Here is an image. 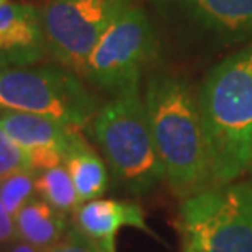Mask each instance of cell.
I'll return each mask as SVG.
<instances>
[{
  "label": "cell",
  "instance_id": "3",
  "mask_svg": "<svg viewBox=\"0 0 252 252\" xmlns=\"http://www.w3.org/2000/svg\"><path fill=\"white\" fill-rule=\"evenodd\" d=\"M92 134L115 180L131 193H146L165 180L139 85L98 108Z\"/></svg>",
  "mask_w": 252,
  "mask_h": 252
},
{
  "label": "cell",
  "instance_id": "1",
  "mask_svg": "<svg viewBox=\"0 0 252 252\" xmlns=\"http://www.w3.org/2000/svg\"><path fill=\"white\" fill-rule=\"evenodd\" d=\"M213 185L252 167V44L216 64L198 92Z\"/></svg>",
  "mask_w": 252,
  "mask_h": 252
},
{
  "label": "cell",
  "instance_id": "7",
  "mask_svg": "<svg viewBox=\"0 0 252 252\" xmlns=\"http://www.w3.org/2000/svg\"><path fill=\"white\" fill-rule=\"evenodd\" d=\"M128 0H48L41 8L49 56L82 77L85 63Z\"/></svg>",
  "mask_w": 252,
  "mask_h": 252
},
{
  "label": "cell",
  "instance_id": "5",
  "mask_svg": "<svg viewBox=\"0 0 252 252\" xmlns=\"http://www.w3.org/2000/svg\"><path fill=\"white\" fill-rule=\"evenodd\" d=\"M180 228L193 252H252V182L211 185L184 198Z\"/></svg>",
  "mask_w": 252,
  "mask_h": 252
},
{
  "label": "cell",
  "instance_id": "8",
  "mask_svg": "<svg viewBox=\"0 0 252 252\" xmlns=\"http://www.w3.org/2000/svg\"><path fill=\"white\" fill-rule=\"evenodd\" d=\"M0 126L27 153L34 172L64 164L74 131L41 115L0 110Z\"/></svg>",
  "mask_w": 252,
  "mask_h": 252
},
{
  "label": "cell",
  "instance_id": "18",
  "mask_svg": "<svg viewBox=\"0 0 252 252\" xmlns=\"http://www.w3.org/2000/svg\"><path fill=\"white\" fill-rule=\"evenodd\" d=\"M17 229H15V220L13 216L8 213L7 208L0 201V246L10 244L17 241Z\"/></svg>",
  "mask_w": 252,
  "mask_h": 252
},
{
  "label": "cell",
  "instance_id": "2",
  "mask_svg": "<svg viewBox=\"0 0 252 252\" xmlns=\"http://www.w3.org/2000/svg\"><path fill=\"white\" fill-rule=\"evenodd\" d=\"M144 107L165 180L187 198L213 185L198 100L185 80L158 74L148 80Z\"/></svg>",
  "mask_w": 252,
  "mask_h": 252
},
{
  "label": "cell",
  "instance_id": "10",
  "mask_svg": "<svg viewBox=\"0 0 252 252\" xmlns=\"http://www.w3.org/2000/svg\"><path fill=\"white\" fill-rule=\"evenodd\" d=\"M72 216L74 228H77L82 234L94 239L110 252H117L115 238L125 226L156 236L146 223L143 206L136 201L95 198L79 205Z\"/></svg>",
  "mask_w": 252,
  "mask_h": 252
},
{
  "label": "cell",
  "instance_id": "17",
  "mask_svg": "<svg viewBox=\"0 0 252 252\" xmlns=\"http://www.w3.org/2000/svg\"><path fill=\"white\" fill-rule=\"evenodd\" d=\"M44 252H110V251H107L98 243H95L94 239L87 238L77 228L69 226L64 238L58 244H54L53 248H49Z\"/></svg>",
  "mask_w": 252,
  "mask_h": 252
},
{
  "label": "cell",
  "instance_id": "16",
  "mask_svg": "<svg viewBox=\"0 0 252 252\" xmlns=\"http://www.w3.org/2000/svg\"><path fill=\"white\" fill-rule=\"evenodd\" d=\"M28 169H32V165L27 153L0 126V182L20 170Z\"/></svg>",
  "mask_w": 252,
  "mask_h": 252
},
{
  "label": "cell",
  "instance_id": "11",
  "mask_svg": "<svg viewBox=\"0 0 252 252\" xmlns=\"http://www.w3.org/2000/svg\"><path fill=\"white\" fill-rule=\"evenodd\" d=\"M216 33L252 38V0H165Z\"/></svg>",
  "mask_w": 252,
  "mask_h": 252
},
{
  "label": "cell",
  "instance_id": "23",
  "mask_svg": "<svg viewBox=\"0 0 252 252\" xmlns=\"http://www.w3.org/2000/svg\"><path fill=\"white\" fill-rule=\"evenodd\" d=\"M0 252H3V251H0Z\"/></svg>",
  "mask_w": 252,
  "mask_h": 252
},
{
  "label": "cell",
  "instance_id": "21",
  "mask_svg": "<svg viewBox=\"0 0 252 252\" xmlns=\"http://www.w3.org/2000/svg\"><path fill=\"white\" fill-rule=\"evenodd\" d=\"M185 252H193V251H191V249H189V248H185Z\"/></svg>",
  "mask_w": 252,
  "mask_h": 252
},
{
  "label": "cell",
  "instance_id": "9",
  "mask_svg": "<svg viewBox=\"0 0 252 252\" xmlns=\"http://www.w3.org/2000/svg\"><path fill=\"white\" fill-rule=\"evenodd\" d=\"M46 56L41 8L32 3L0 5V64H36Z\"/></svg>",
  "mask_w": 252,
  "mask_h": 252
},
{
  "label": "cell",
  "instance_id": "13",
  "mask_svg": "<svg viewBox=\"0 0 252 252\" xmlns=\"http://www.w3.org/2000/svg\"><path fill=\"white\" fill-rule=\"evenodd\" d=\"M13 220L18 239L43 252L58 244L69 229L65 215L54 210L38 195L25 203Z\"/></svg>",
  "mask_w": 252,
  "mask_h": 252
},
{
  "label": "cell",
  "instance_id": "19",
  "mask_svg": "<svg viewBox=\"0 0 252 252\" xmlns=\"http://www.w3.org/2000/svg\"><path fill=\"white\" fill-rule=\"evenodd\" d=\"M3 252H43V251L36 249L34 246L25 243L22 239H17V241H13V243H10Z\"/></svg>",
  "mask_w": 252,
  "mask_h": 252
},
{
  "label": "cell",
  "instance_id": "12",
  "mask_svg": "<svg viewBox=\"0 0 252 252\" xmlns=\"http://www.w3.org/2000/svg\"><path fill=\"white\" fill-rule=\"evenodd\" d=\"M64 167L72 179L80 205L100 198L108 189V170L102 158L89 146L79 131L70 136L64 156Z\"/></svg>",
  "mask_w": 252,
  "mask_h": 252
},
{
  "label": "cell",
  "instance_id": "22",
  "mask_svg": "<svg viewBox=\"0 0 252 252\" xmlns=\"http://www.w3.org/2000/svg\"><path fill=\"white\" fill-rule=\"evenodd\" d=\"M128 2H131V0H128Z\"/></svg>",
  "mask_w": 252,
  "mask_h": 252
},
{
  "label": "cell",
  "instance_id": "4",
  "mask_svg": "<svg viewBox=\"0 0 252 252\" xmlns=\"http://www.w3.org/2000/svg\"><path fill=\"white\" fill-rule=\"evenodd\" d=\"M0 110L41 115L79 131L97 115L98 102L64 65L0 64Z\"/></svg>",
  "mask_w": 252,
  "mask_h": 252
},
{
  "label": "cell",
  "instance_id": "15",
  "mask_svg": "<svg viewBox=\"0 0 252 252\" xmlns=\"http://www.w3.org/2000/svg\"><path fill=\"white\" fill-rule=\"evenodd\" d=\"M34 179L36 172L28 169L20 170L0 182V201L12 216L17 215L25 203L36 196Z\"/></svg>",
  "mask_w": 252,
  "mask_h": 252
},
{
  "label": "cell",
  "instance_id": "6",
  "mask_svg": "<svg viewBox=\"0 0 252 252\" xmlns=\"http://www.w3.org/2000/svg\"><path fill=\"white\" fill-rule=\"evenodd\" d=\"M154 51V33L143 8L128 5L105 30L85 63L82 77L112 97L139 85Z\"/></svg>",
  "mask_w": 252,
  "mask_h": 252
},
{
  "label": "cell",
  "instance_id": "14",
  "mask_svg": "<svg viewBox=\"0 0 252 252\" xmlns=\"http://www.w3.org/2000/svg\"><path fill=\"white\" fill-rule=\"evenodd\" d=\"M34 189L39 198L63 215H74V211L80 205L72 179L64 164L38 170L36 179H34Z\"/></svg>",
  "mask_w": 252,
  "mask_h": 252
},
{
  "label": "cell",
  "instance_id": "20",
  "mask_svg": "<svg viewBox=\"0 0 252 252\" xmlns=\"http://www.w3.org/2000/svg\"><path fill=\"white\" fill-rule=\"evenodd\" d=\"M8 0H0V5H3V3H7Z\"/></svg>",
  "mask_w": 252,
  "mask_h": 252
}]
</instances>
